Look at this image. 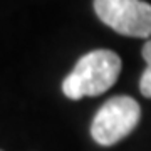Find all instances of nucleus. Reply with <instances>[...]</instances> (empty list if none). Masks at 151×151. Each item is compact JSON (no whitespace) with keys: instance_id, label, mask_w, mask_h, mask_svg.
Instances as JSON below:
<instances>
[{"instance_id":"1","label":"nucleus","mask_w":151,"mask_h":151,"mask_svg":"<svg viewBox=\"0 0 151 151\" xmlns=\"http://www.w3.org/2000/svg\"><path fill=\"white\" fill-rule=\"evenodd\" d=\"M121 72L119 55L108 49H97L82 55L62 82V92L69 99L99 96L118 81Z\"/></svg>"},{"instance_id":"4","label":"nucleus","mask_w":151,"mask_h":151,"mask_svg":"<svg viewBox=\"0 0 151 151\" xmlns=\"http://www.w3.org/2000/svg\"><path fill=\"white\" fill-rule=\"evenodd\" d=\"M143 59L146 62V69L141 76L139 81V91L145 97L151 99V39L143 45Z\"/></svg>"},{"instance_id":"2","label":"nucleus","mask_w":151,"mask_h":151,"mask_svg":"<svg viewBox=\"0 0 151 151\" xmlns=\"http://www.w3.org/2000/svg\"><path fill=\"white\" fill-rule=\"evenodd\" d=\"M141 118V108L133 97L116 96L99 108L91 124V136L97 145L113 146L134 129Z\"/></svg>"},{"instance_id":"3","label":"nucleus","mask_w":151,"mask_h":151,"mask_svg":"<svg viewBox=\"0 0 151 151\" xmlns=\"http://www.w3.org/2000/svg\"><path fill=\"white\" fill-rule=\"evenodd\" d=\"M96 15L121 35H151V5L143 0H94Z\"/></svg>"}]
</instances>
